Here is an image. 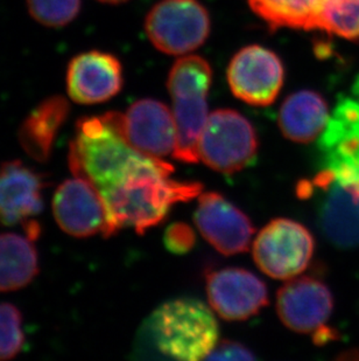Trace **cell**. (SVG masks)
<instances>
[{"instance_id":"cell-1","label":"cell","mask_w":359,"mask_h":361,"mask_svg":"<svg viewBox=\"0 0 359 361\" xmlns=\"http://www.w3.org/2000/svg\"><path fill=\"white\" fill-rule=\"evenodd\" d=\"M68 161L75 177L90 181L101 195L140 171H174L170 163L133 149L124 136V115L115 111L76 122Z\"/></svg>"},{"instance_id":"cell-2","label":"cell","mask_w":359,"mask_h":361,"mask_svg":"<svg viewBox=\"0 0 359 361\" xmlns=\"http://www.w3.org/2000/svg\"><path fill=\"white\" fill-rule=\"evenodd\" d=\"M172 172L165 169L140 171L102 193L108 212L104 238L122 228L144 234L163 221L172 206L201 195L202 185L173 180L170 178Z\"/></svg>"},{"instance_id":"cell-3","label":"cell","mask_w":359,"mask_h":361,"mask_svg":"<svg viewBox=\"0 0 359 361\" xmlns=\"http://www.w3.org/2000/svg\"><path fill=\"white\" fill-rule=\"evenodd\" d=\"M146 332L163 353L177 360L207 359L218 343V324L200 300L181 298L163 304L149 318Z\"/></svg>"},{"instance_id":"cell-4","label":"cell","mask_w":359,"mask_h":361,"mask_svg":"<svg viewBox=\"0 0 359 361\" xmlns=\"http://www.w3.org/2000/svg\"><path fill=\"white\" fill-rule=\"evenodd\" d=\"M213 81V69L206 59L187 55L175 62L168 76V92L173 101L177 144L174 158L195 164L199 157V140L208 120V94Z\"/></svg>"},{"instance_id":"cell-5","label":"cell","mask_w":359,"mask_h":361,"mask_svg":"<svg viewBox=\"0 0 359 361\" xmlns=\"http://www.w3.org/2000/svg\"><path fill=\"white\" fill-rule=\"evenodd\" d=\"M257 150V133L243 115L220 109L208 116L199 140V157L207 166L234 173L253 161Z\"/></svg>"},{"instance_id":"cell-6","label":"cell","mask_w":359,"mask_h":361,"mask_svg":"<svg viewBox=\"0 0 359 361\" xmlns=\"http://www.w3.org/2000/svg\"><path fill=\"white\" fill-rule=\"evenodd\" d=\"M145 31L158 51L188 54L207 40L210 17L197 0H163L147 14Z\"/></svg>"},{"instance_id":"cell-7","label":"cell","mask_w":359,"mask_h":361,"mask_svg":"<svg viewBox=\"0 0 359 361\" xmlns=\"http://www.w3.org/2000/svg\"><path fill=\"white\" fill-rule=\"evenodd\" d=\"M314 248V238L305 226L288 219H275L254 240V262L272 279L291 280L308 267Z\"/></svg>"},{"instance_id":"cell-8","label":"cell","mask_w":359,"mask_h":361,"mask_svg":"<svg viewBox=\"0 0 359 361\" xmlns=\"http://www.w3.org/2000/svg\"><path fill=\"white\" fill-rule=\"evenodd\" d=\"M47 181L42 174L19 161L0 166V224L23 225L26 235L37 240L41 227L34 218L44 209Z\"/></svg>"},{"instance_id":"cell-9","label":"cell","mask_w":359,"mask_h":361,"mask_svg":"<svg viewBox=\"0 0 359 361\" xmlns=\"http://www.w3.org/2000/svg\"><path fill=\"white\" fill-rule=\"evenodd\" d=\"M285 78L278 55L267 48L252 44L234 55L227 68V82L237 99L251 106L275 102Z\"/></svg>"},{"instance_id":"cell-10","label":"cell","mask_w":359,"mask_h":361,"mask_svg":"<svg viewBox=\"0 0 359 361\" xmlns=\"http://www.w3.org/2000/svg\"><path fill=\"white\" fill-rule=\"evenodd\" d=\"M53 214L58 227L68 235L85 239L108 228L106 202L99 190L84 178L63 181L54 193Z\"/></svg>"},{"instance_id":"cell-11","label":"cell","mask_w":359,"mask_h":361,"mask_svg":"<svg viewBox=\"0 0 359 361\" xmlns=\"http://www.w3.org/2000/svg\"><path fill=\"white\" fill-rule=\"evenodd\" d=\"M207 293L213 310L225 321H245L268 304L266 284L241 268L211 271Z\"/></svg>"},{"instance_id":"cell-12","label":"cell","mask_w":359,"mask_h":361,"mask_svg":"<svg viewBox=\"0 0 359 361\" xmlns=\"http://www.w3.org/2000/svg\"><path fill=\"white\" fill-rule=\"evenodd\" d=\"M322 193L320 225L339 248L359 247V195L351 183L337 180L323 169L310 183Z\"/></svg>"},{"instance_id":"cell-13","label":"cell","mask_w":359,"mask_h":361,"mask_svg":"<svg viewBox=\"0 0 359 361\" xmlns=\"http://www.w3.org/2000/svg\"><path fill=\"white\" fill-rule=\"evenodd\" d=\"M124 85L122 63L115 55L88 51L70 60L65 73L69 97L80 104H99L115 97Z\"/></svg>"},{"instance_id":"cell-14","label":"cell","mask_w":359,"mask_h":361,"mask_svg":"<svg viewBox=\"0 0 359 361\" xmlns=\"http://www.w3.org/2000/svg\"><path fill=\"white\" fill-rule=\"evenodd\" d=\"M334 298L328 286L314 277H294L277 297L279 317L288 329L298 334L322 331L332 316Z\"/></svg>"},{"instance_id":"cell-15","label":"cell","mask_w":359,"mask_h":361,"mask_svg":"<svg viewBox=\"0 0 359 361\" xmlns=\"http://www.w3.org/2000/svg\"><path fill=\"white\" fill-rule=\"evenodd\" d=\"M195 224L204 239L224 255L246 252L254 233L250 219L215 192L200 195Z\"/></svg>"},{"instance_id":"cell-16","label":"cell","mask_w":359,"mask_h":361,"mask_svg":"<svg viewBox=\"0 0 359 361\" xmlns=\"http://www.w3.org/2000/svg\"><path fill=\"white\" fill-rule=\"evenodd\" d=\"M124 136L133 149L149 157L174 156L177 131L173 111L156 99H139L124 115Z\"/></svg>"},{"instance_id":"cell-17","label":"cell","mask_w":359,"mask_h":361,"mask_svg":"<svg viewBox=\"0 0 359 361\" xmlns=\"http://www.w3.org/2000/svg\"><path fill=\"white\" fill-rule=\"evenodd\" d=\"M69 113L68 101L60 95L51 96L35 106L18 131L25 152L39 163L47 161Z\"/></svg>"},{"instance_id":"cell-18","label":"cell","mask_w":359,"mask_h":361,"mask_svg":"<svg viewBox=\"0 0 359 361\" xmlns=\"http://www.w3.org/2000/svg\"><path fill=\"white\" fill-rule=\"evenodd\" d=\"M329 118L328 103L319 92L300 90L282 103L279 126L288 140L310 143L321 137Z\"/></svg>"},{"instance_id":"cell-19","label":"cell","mask_w":359,"mask_h":361,"mask_svg":"<svg viewBox=\"0 0 359 361\" xmlns=\"http://www.w3.org/2000/svg\"><path fill=\"white\" fill-rule=\"evenodd\" d=\"M39 273V256L33 240L3 233L0 234V293L20 290Z\"/></svg>"},{"instance_id":"cell-20","label":"cell","mask_w":359,"mask_h":361,"mask_svg":"<svg viewBox=\"0 0 359 361\" xmlns=\"http://www.w3.org/2000/svg\"><path fill=\"white\" fill-rule=\"evenodd\" d=\"M254 13L270 27L319 30L322 0H248Z\"/></svg>"},{"instance_id":"cell-21","label":"cell","mask_w":359,"mask_h":361,"mask_svg":"<svg viewBox=\"0 0 359 361\" xmlns=\"http://www.w3.org/2000/svg\"><path fill=\"white\" fill-rule=\"evenodd\" d=\"M319 30L342 38H359V0H322Z\"/></svg>"},{"instance_id":"cell-22","label":"cell","mask_w":359,"mask_h":361,"mask_svg":"<svg viewBox=\"0 0 359 361\" xmlns=\"http://www.w3.org/2000/svg\"><path fill=\"white\" fill-rule=\"evenodd\" d=\"M28 13L44 27L62 28L81 12L82 0H26Z\"/></svg>"},{"instance_id":"cell-23","label":"cell","mask_w":359,"mask_h":361,"mask_svg":"<svg viewBox=\"0 0 359 361\" xmlns=\"http://www.w3.org/2000/svg\"><path fill=\"white\" fill-rule=\"evenodd\" d=\"M23 314L15 305L0 304V361L17 357L24 348Z\"/></svg>"},{"instance_id":"cell-24","label":"cell","mask_w":359,"mask_h":361,"mask_svg":"<svg viewBox=\"0 0 359 361\" xmlns=\"http://www.w3.org/2000/svg\"><path fill=\"white\" fill-rule=\"evenodd\" d=\"M165 245L174 254H184L193 249L196 238L193 229L183 222L170 225L165 233Z\"/></svg>"},{"instance_id":"cell-25","label":"cell","mask_w":359,"mask_h":361,"mask_svg":"<svg viewBox=\"0 0 359 361\" xmlns=\"http://www.w3.org/2000/svg\"><path fill=\"white\" fill-rule=\"evenodd\" d=\"M256 355L237 341H218L207 360H254Z\"/></svg>"},{"instance_id":"cell-26","label":"cell","mask_w":359,"mask_h":361,"mask_svg":"<svg viewBox=\"0 0 359 361\" xmlns=\"http://www.w3.org/2000/svg\"><path fill=\"white\" fill-rule=\"evenodd\" d=\"M353 95L356 99V121H355V126H353V136L350 143L359 144V76L358 79L355 82L353 87Z\"/></svg>"},{"instance_id":"cell-27","label":"cell","mask_w":359,"mask_h":361,"mask_svg":"<svg viewBox=\"0 0 359 361\" xmlns=\"http://www.w3.org/2000/svg\"><path fill=\"white\" fill-rule=\"evenodd\" d=\"M99 3L108 4V5H118V4L126 3L129 0H97Z\"/></svg>"}]
</instances>
